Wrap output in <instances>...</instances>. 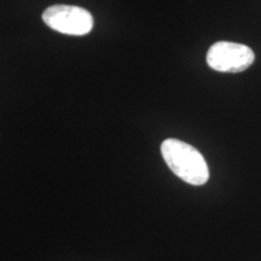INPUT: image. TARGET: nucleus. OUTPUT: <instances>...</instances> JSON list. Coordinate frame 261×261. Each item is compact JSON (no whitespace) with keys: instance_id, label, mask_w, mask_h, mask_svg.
<instances>
[{"instance_id":"2","label":"nucleus","mask_w":261,"mask_h":261,"mask_svg":"<svg viewBox=\"0 0 261 261\" xmlns=\"http://www.w3.org/2000/svg\"><path fill=\"white\" fill-rule=\"evenodd\" d=\"M42 21L54 31L67 35H86L93 28L91 12L73 5L50 6L42 14Z\"/></svg>"},{"instance_id":"1","label":"nucleus","mask_w":261,"mask_h":261,"mask_svg":"<svg viewBox=\"0 0 261 261\" xmlns=\"http://www.w3.org/2000/svg\"><path fill=\"white\" fill-rule=\"evenodd\" d=\"M161 154L169 169L181 180L191 185H203L210 179V169L200 151L178 139H166Z\"/></svg>"},{"instance_id":"3","label":"nucleus","mask_w":261,"mask_h":261,"mask_svg":"<svg viewBox=\"0 0 261 261\" xmlns=\"http://www.w3.org/2000/svg\"><path fill=\"white\" fill-rule=\"evenodd\" d=\"M255 56L247 45L231 41H218L207 52V63L221 73H241L253 64Z\"/></svg>"}]
</instances>
